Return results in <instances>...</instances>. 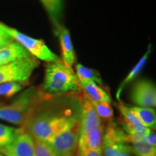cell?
<instances>
[{"mask_svg": "<svg viewBox=\"0 0 156 156\" xmlns=\"http://www.w3.org/2000/svg\"><path fill=\"white\" fill-rule=\"evenodd\" d=\"M80 117L70 112L64 114L52 112H37L36 109L21 126L34 139L47 142L67 128Z\"/></svg>", "mask_w": 156, "mask_h": 156, "instance_id": "cell-1", "label": "cell"}, {"mask_svg": "<svg viewBox=\"0 0 156 156\" xmlns=\"http://www.w3.org/2000/svg\"><path fill=\"white\" fill-rule=\"evenodd\" d=\"M48 94L36 87L24 90L7 105L0 106V119L22 126Z\"/></svg>", "mask_w": 156, "mask_h": 156, "instance_id": "cell-2", "label": "cell"}, {"mask_svg": "<svg viewBox=\"0 0 156 156\" xmlns=\"http://www.w3.org/2000/svg\"><path fill=\"white\" fill-rule=\"evenodd\" d=\"M46 93L62 94L81 90L76 74L62 61L48 62L45 69L41 88Z\"/></svg>", "mask_w": 156, "mask_h": 156, "instance_id": "cell-3", "label": "cell"}, {"mask_svg": "<svg viewBox=\"0 0 156 156\" xmlns=\"http://www.w3.org/2000/svg\"><path fill=\"white\" fill-rule=\"evenodd\" d=\"M101 149L103 156H134L126 133L112 120L104 129Z\"/></svg>", "mask_w": 156, "mask_h": 156, "instance_id": "cell-4", "label": "cell"}, {"mask_svg": "<svg viewBox=\"0 0 156 156\" xmlns=\"http://www.w3.org/2000/svg\"><path fill=\"white\" fill-rule=\"evenodd\" d=\"M2 28L14 39L15 41L20 44L30 53L31 56L38 59L48 62H55L61 61V58L51 51L45 44L41 39L34 38L27 35L23 34L16 29L7 26V25L0 23Z\"/></svg>", "mask_w": 156, "mask_h": 156, "instance_id": "cell-5", "label": "cell"}, {"mask_svg": "<svg viewBox=\"0 0 156 156\" xmlns=\"http://www.w3.org/2000/svg\"><path fill=\"white\" fill-rule=\"evenodd\" d=\"M80 137V117L63 131L44 142L56 156H74L78 148Z\"/></svg>", "mask_w": 156, "mask_h": 156, "instance_id": "cell-6", "label": "cell"}, {"mask_svg": "<svg viewBox=\"0 0 156 156\" xmlns=\"http://www.w3.org/2000/svg\"><path fill=\"white\" fill-rule=\"evenodd\" d=\"M39 64L38 58L30 56L2 66L0 67V85L9 82L26 83Z\"/></svg>", "mask_w": 156, "mask_h": 156, "instance_id": "cell-7", "label": "cell"}, {"mask_svg": "<svg viewBox=\"0 0 156 156\" xmlns=\"http://www.w3.org/2000/svg\"><path fill=\"white\" fill-rule=\"evenodd\" d=\"M34 139L22 128L12 142L0 148V153L5 156H34Z\"/></svg>", "mask_w": 156, "mask_h": 156, "instance_id": "cell-8", "label": "cell"}, {"mask_svg": "<svg viewBox=\"0 0 156 156\" xmlns=\"http://www.w3.org/2000/svg\"><path fill=\"white\" fill-rule=\"evenodd\" d=\"M132 100L139 107L155 108L156 105L155 87L148 80H139L134 84L131 93Z\"/></svg>", "mask_w": 156, "mask_h": 156, "instance_id": "cell-9", "label": "cell"}, {"mask_svg": "<svg viewBox=\"0 0 156 156\" xmlns=\"http://www.w3.org/2000/svg\"><path fill=\"white\" fill-rule=\"evenodd\" d=\"M102 124L92 103L86 95L81 100L80 112V137H83L91 130Z\"/></svg>", "mask_w": 156, "mask_h": 156, "instance_id": "cell-10", "label": "cell"}, {"mask_svg": "<svg viewBox=\"0 0 156 156\" xmlns=\"http://www.w3.org/2000/svg\"><path fill=\"white\" fill-rule=\"evenodd\" d=\"M119 109L124 119V129L126 134L142 133L146 134L151 129L145 127L140 122L138 117L132 110L131 107L126 106L120 101L119 103Z\"/></svg>", "mask_w": 156, "mask_h": 156, "instance_id": "cell-11", "label": "cell"}, {"mask_svg": "<svg viewBox=\"0 0 156 156\" xmlns=\"http://www.w3.org/2000/svg\"><path fill=\"white\" fill-rule=\"evenodd\" d=\"M56 34L58 36L61 45L62 61L67 67L72 68L75 62L76 56L69 31L67 28L62 25Z\"/></svg>", "mask_w": 156, "mask_h": 156, "instance_id": "cell-12", "label": "cell"}, {"mask_svg": "<svg viewBox=\"0 0 156 156\" xmlns=\"http://www.w3.org/2000/svg\"><path fill=\"white\" fill-rule=\"evenodd\" d=\"M31 56L24 47L16 41L0 48V66L23 59Z\"/></svg>", "mask_w": 156, "mask_h": 156, "instance_id": "cell-13", "label": "cell"}, {"mask_svg": "<svg viewBox=\"0 0 156 156\" xmlns=\"http://www.w3.org/2000/svg\"><path fill=\"white\" fill-rule=\"evenodd\" d=\"M104 129V125L101 124L85 136L79 138L78 150H101Z\"/></svg>", "mask_w": 156, "mask_h": 156, "instance_id": "cell-14", "label": "cell"}, {"mask_svg": "<svg viewBox=\"0 0 156 156\" xmlns=\"http://www.w3.org/2000/svg\"><path fill=\"white\" fill-rule=\"evenodd\" d=\"M53 23L55 32L61 28L63 15V0H40Z\"/></svg>", "mask_w": 156, "mask_h": 156, "instance_id": "cell-15", "label": "cell"}, {"mask_svg": "<svg viewBox=\"0 0 156 156\" xmlns=\"http://www.w3.org/2000/svg\"><path fill=\"white\" fill-rule=\"evenodd\" d=\"M81 90L85 92V95L89 100L93 102H108L111 103V98L104 90L93 82L80 83Z\"/></svg>", "mask_w": 156, "mask_h": 156, "instance_id": "cell-16", "label": "cell"}, {"mask_svg": "<svg viewBox=\"0 0 156 156\" xmlns=\"http://www.w3.org/2000/svg\"><path fill=\"white\" fill-rule=\"evenodd\" d=\"M75 71L76 76L80 83L93 82L98 84V85H101L103 84L101 76L96 70L87 68L82 65L81 64H77L75 65Z\"/></svg>", "mask_w": 156, "mask_h": 156, "instance_id": "cell-17", "label": "cell"}, {"mask_svg": "<svg viewBox=\"0 0 156 156\" xmlns=\"http://www.w3.org/2000/svg\"><path fill=\"white\" fill-rule=\"evenodd\" d=\"M132 110L138 117L140 122L145 127L153 129H155L156 114L155 109L153 108H143V107H131Z\"/></svg>", "mask_w": 156, "mask_h": 156, "instance_id": "cell-18", "label": "cell"}, {"mask_svg": "<svg viewBox=\"0 0 156 156\" xmlns=\"http://www.w3.org/2000/svg\"><path fill=\"white\" fill-rule=\"evenodd\" d=\"M151 45H149L147 51H146V53L144 54L143 56H142L141 58H140V60L138 62V63L136 64L134 67L133 69L129 72V73L128 74V75L126 76L125 79L124 80V81L122 82V83L121 84V85L119 86V87L118 90H117V93H116L117 98L118 99L119 98L121 92H122V90L124 88V87H125L129 83H130L132 80H133L134 78L139 75L140 71L143 69L144 66H145L146 62H147V58L149 57V55L150 54H151Z\"/></svg>", "mask_w": 156, "mask_h": 156, "instance_id": "cell-19", "label": "cell"}, {"mask_svg": "<svg viewBox=\"0 0 156 156\" xmlns=\"http://www.w3.org/2000/svg\"><path fill=\"white\" fill-rule=\"evenodd\" d=\"M22 128H15L0 123V148L9 145L21 132Z\"/></svg>", "mask_w": 156, "mask_h": 156, "instance_id": "cell-20", "label": "cell"}, {"mask_svg": "<svg viewBox=\"0 0 156 156\" xmlns=\"http://www.w3.org/2000/svg\"><path fill=\"white\" fill-rule=\"evenodd\" d=\"M25 84L18 82H9L0 85V97L9 98L24 88Z\"/></svg>", "mask_w": 156, "mask_h": 156, "instance_id": "cell-21", "label": "cell"}, {"mask_svg": "<svg viewBox=\"0 0 156 156\" xmlns=\"http://www.w3.org/2000/svg\"><path fill=\"white\" fill-rule=\"evenodd\" d=\"M90 102L92 103L99 118L109 121L112 119L113 116H114V111L111 106V103L93 102V101H90Z\"/></svg>", "mask_w": 156, "mask_h": 156, "instance_id": "cell-22", "label": "cell"}, {"mask_svg": "<svg viewBox=\"0 0 156 156\" xmlns=\"http://www.w3.org/2000/svg\"><path fill=\"white\" fill-rule=\"evenodd\" d=\"M132 151L135 156H156V147L146 142H140L132 145Z\"/></svg>", "mask_w": 156, "mask_h": 156, "instance_id": "cell-23", "label": "cell"}, {"mask_svg": "<svg viewBox=\"0 0 156 156\" xmlns=\"http://www.w3.org/2000/svg\"><path fill=\"white\" fill-rule=\"evenodd\" d=\"M34 156H56L44 142L34 139Z\"/></svg>", "mask_w": 156, "mask_h": 156, "instance_id": "cell-24", "label": "cell"}, {"mask_svg": "<svg viewBox=\"0 0 156 156\" xmlns=\"http://www.w3.org/2000/svg\"><path fill=\"white\" fill-rule=\"evenodd\" d=\"M14 41V39L2 28L1 24H0V48L8 46L9 44Z\"/></svg>", "mask_w": 156, "mask_h": 156, "instance_id": "cell-25", "label": "cell"}, {"mask_svg": "<svg viewBox=\"0 0 156 156\" xmlns=\"http://www.w3.org/2000/svg\"><path fill=\"white\" fill-rule=\"evenodd\" d=\"M79 156H103L101 150H79Z\"/></svg>", "mask_w": 156, "mask_h": 156, "instance_id": "cell-26", "label": "cell"}, {"mask_svg": "<svg viewBox=\"0 0 156 156\" xmlns=\"http://www.w3.org/2000/svg\"><path fill=\"white\" fill-rule=\"evenodd\" d=\"M145 142L148 145L156 147V134L152 129H150L145 134Z\"/></svg>", "mask_w": 156, "mask_h": 156, "instance_id": "cell-27", "label": "cell"}, {"mask_svg": "<svg viewBox=\"0 0 156 156\" xmlns=\"http://www.w3.org/2000/svg\"><path fill=\"white\" fill-rule=\"evenodd\" d=\"M0 156H5V155H3V154H2L1 153H0Z\"/></svg>", "mask_w": 156, "mask_h": 156, "instance_id": "cell-28", "label": "cell"}, {"mask_svg": "<svg viewBox=\"0 0 156 156\" xmlns=\"http://www.w3.org/2000/svg\"><path fill=\"white\" fill-rule=\"evenodd\" d=\"M2 67V66H0V67Z\"/></svg>", "mask_w": 156, "mask_h": 156, "instance_id": "cell-29", "label": "cell"}]
</instances>
